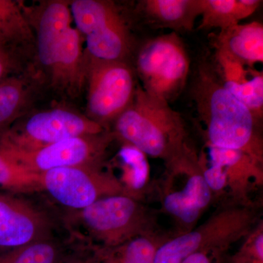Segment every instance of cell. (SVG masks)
Here are the masks:
<instances>
[{"mask_svg":"<svg viewBox=\"0 0 263 263\" xmlns=\"http://www.w3.org/2000/svg\"><path fill=\"white\" fill-rule=\"evenodd\" d=\"M133 66L143 90L170 103L186 84L190 60L179 34L171 32L141 44Z\"/></svg>","mask_w":263,"mask_h":263,"instance_id":"4","label":"cell"},{"mask_svg":"<svg viewBox=\"0 0 263 263\" xmlns=\"http://www.w3.org/2000/svg\"><path fill=\"white\" fill-rule=\"evenodd\" d=\"M222 83V82H221ZM226 89L234 95L252 112L257 121L262 117L263 75L262 72L252 74L248 81L243 84L222 83Z\"/></svg>","mask_w":263,"mask_h":263,"instance_id":"24","label":"cell"},{"mask_svg":"<svg viewBox=\"0 0 263 263\" xmlns=\"http://www.w3.org/2000/svg\"><path fill=\"white\" fill-rule=\"evenodd\" d=\"M60 249L51 238L0 252V263H58Z\"/></svg>","mask_w":263,"mask_h":263,"instance_id":"22","label":"cell"},{"mask_svg":"<svg viewBox=\"0 0 263 263\" xmlns=\"http://www.w3.org/2000/svg\"><path fill=\"white\" fill-rule=\"evenodd\" d=\"M115 138L113 132L107 130L68 138L37 149L0 148V151L22 168L40 174L64 167L103 165L107 150Z\"/></svg>","mask_w":263,"mask_h":263,"instance_id":"9","label":"cell"},{"mask_svg":"<svg viewBox=\"0 0 263 263\" xmlns=\"http://www.w3.org/2000/svg\"><path fill=\"white\" fill-rule=\"evenodd\" d=\"M31 23L38 61L47 76L54 65L55 57L66 32L72 27L70 4L64 1L48 2Z\"/></svg>","mask_w":263,"mask_h":263,"instance_id":"13","label":"cell"},{"mask_svg":"<svg viewBox=\"0 0 263 263\" xmlns=\"http://www.w3.org/2000/svg\"><path fill=\"white\" fill-rule=\"evenodd\" d=\"M153 233L141 235L114 248L99 249L92 257L103 263H154L159 246L164 241Z\"/></svg>","mask_w":263,"mask_h":263,"instance_id":"19","label":"cell"},{"mask_svg":"<svg viewBox=\"0 0 263 263\" xmlns=\"http://www.w3.org/2000/svg\"><path fill=\"white\" fill-rule=\"evenodd\" d=\"M192 98L203 125L208 146L241 151L262 163L258 121L205 66L197 72Z\"/></svg>","mask_w":263,"mask_h":263,"instance_id":"1","label":"cell"},{"mask_svg":"<svg viewBox=\"0 0 263 263\" xmlns=\"http://www.w3.org/2000/svg\"><path fill=\"white\" fill-rule=\"evenodd\" d=\"M76 220L103 248H114L129 240L152 233L153 217L138 198L112 195L76 212Z\"/></svg>","mask_w":263,"mask_h":263,"instance_id":"6","label":"cell"},{"mask_svg":"<svg viewBox=\"0 0 263 263\" xmlns=\"http://www.w3.org/2000/svg\"><path fill=\"white\" fill-rule=\"evenodd\" d=\"M214 252H197L186 257L181 263H212L210 254Z\"/></svg>","mask_w":263,"mask_h":263,"instance_id":"27","label":"cell"},{"mask_svg":"<svg viewBox=\"0 0 263 263\" xmlns=\"http://www.w3.org/2000/svg\"><path fill=\"white\" fill-rule=\"evenodd\" d=\"M261 3L259 0H202L199 29L230 28L253 14Z\"/></svg>","mask_w":263,"mask_h":263,"instance_id":"18","label":"cell"},{"mask_svg":"<svg viewBox=\"0 0 263 263\" xmlns=\"http://www.w3.org/2000/svg\"><path fill=\"white\" fill-rule=\"evenodd\" d=\"M214 43L226 48L247 67L263 62V26L258 22L238 24L221 30Z\"/></svg>","mask_w":263,"mask_h":263,"instance_id":"16","label":"cell"},{"mask_svg":"<svg viewBox=\"0 0 263 263\" xmlns=\"http://www.w3.org/2000/svg\"><path fill=\"white\" fill-rule=\"evenodd\" d=\"M25 76H12L0 83V130L21 118L31 98V85Z\"/></svg>","mask_w":263,"mask_h":263,"instance_id":"21","label":"cell"},{"mask_svg":"<svg viewBox=\"0 0 263 263\" xmlns=\"http://www.w3.org/2000/svg\"><path fill=\"white\" fill-rule=\"evenodd\" d=\"M0 189L16 193L42 191L40 174L22 168L1 151Z\"/></svg>","mask_w":263,"mask_h":263,"instance_id":"23","label":"cell"},{"mask_svg":"<svg viewBox=\"0 0 263 263\" xmlns=\"http://www.w3.org/2000/svg\"><path fill=\"white\" fill-rule=\"evenodd\" d=\"M139 9L147 22L172 32H191L202 13V0H142Z\"/></svg>","mask_w":263,"mask_h":263,"instance_id":"15","label":"cell"},{"mask_svg":"<svg viewBox=\"0 0 263 263\" xmlns=\"http://www.w3.org/2000/svg\"><path fill=\"white\" fill-rule=\"evenodd\" d=\"M215 61L219 70L222 83L243 84L252 76V71L247 66L230 53L226 48L214 43Z\"/></svg>","mask_w":263,"mask_h":263,"instance_id":"25","label":"cell"},{"mask_svg":"<svg viewBox=\"0 0 263 263\" xmlns=\"http://www.w3.org/2000/svg\"><path fill=\"white\" fill-rule=\"evenodd\" d=\"M108 129L70 109L57 108L19 118L0 132V148L31 151L74 137L99 134Z\"/></svg>","mask_w":263,"mask_h":263,"instance_id":"7","label":"cell"},{"mask_svg":"<svg viewBox=\"0 0 263 263\" xmlns=\"http://www.w3.org/2000/svg\"><path fill=\"white\" fill-rule=\"evenodd\" d=\"M67 263H95L94 261H93L92 258L91 259H82V258H78V259H73L72 260L69 261Z\"/></svg>","mask_w":263,"mask_h":263,"instance_id":"28","label":"cell"},{"mask_svg":"<svg viewBox=\"0 0 263 263\" xmlns=\"http://www.w3.org/2000/svg\"><path fill=\"white\" fill-rule=\"evenodd\" d=\"M8 51V47L0 45V83L6 79L13 67V62Z\"/></svg>","mask_w":263,"mask_h":263,"instance_id":"26","label":"cell"},{"mask_svg":"<svg viewBox=\"0 0 263 263\" xmlns=\"http://www.w3.org/2000/svg\"><path fill=\"white\" fill-rule=\"evenodd\" d=\"M51 221L47 216L10 193H0V248H16L49 239Z\"/></svg>","mask_w":263,"mask_h":263,"instance_id":"12","label":"cell"},{"mask_svg":"<svg viewBox=\"0 0 263 263\" xmlns=\"http://www.w3.org/2000/svg\"><path fill=\"white\" fill-rule=\"evenodd\" d=\"M178 167L184 175L185 183L179 190H167L162 206L185 232L193 229L197 221L212 201L213 193L202 173L201 160L190 148L177 161L168 166Z\"/></svg>","mask_w":263,"mask_h":263,"instance_id":"10","label":"cell"},{"mask_svg":"<svg viewBox=\"0 0 263 263\" xmlns=\"http://www.w3.org/2000/svg\"><path fill=\"white\" fill-rule=\"evenodd\" d=\"M250 205L241 203L220 209L195 229L162 242L154 263H181L197 252H216L249 235L256 221Z\"/></svg>","mask_w":263,"mask_h":263,"instance_id":"3","label":"cell"},{"mask_svg":"<svg viewBox=\"0 0 263 263\" xmlns=\"http://www.w3.org/2000/svg\"><path fill=\"white\" fill-rule=\"evenodd\" d=\"M211 162L220 165L227 175L228 186L236 196L243 198L250 179L262 180L260 164L245 152L209 146Z\"/></svg>","mask_w":263,"mask_h":263,"instance_id":"17","label":"cell"},{"mask_svg":"<svg viewBox=\"0 0 263 263\" xmlns=\"http://www.w3.org/2000/svg\"><path fill=\"white\" fill-rule=\"evenodd\" d=\"M102 166L64 167L42 173L40 174L41 190L76 212L103 197L129 195L124 183L111 173L103 171Z\"/></svg>","mask_w":263,"mask_h":263,"instance_id":"8","label":"cell"},{"mask_svg":"<svg viewBox=\"0 0 263 263\" xmlns=\"http://www.w3.org/2000/svg\"><path fill=\"white\" fill-rule=\"evenodd\" d=\"M34 44V31L20 5L11 0H0V45L8 47Z\"/></svg>","mask_w":263,"mask_h":263,"instance_id":"20","label":"cell"},{"mask_svg":"<svg viewBox=\"0 0 263 263\" xmlns=\"http://www.w3.org/2000/svg\"><path fill=\"white\" fill-rule=\"evenodd\" d=\"M138 81L127 61H105L84 51L86 117L108 129L130 105Z\"/></svg>","mask_w":263,"mask_h":263,"instance_id":"5","label":"cell"},{"mask_svg":"<svg viewBox=\"0 0 263 263\" xmlns=\"http://www.w3.org/2000/svg\"><path fill=\"white\" fill-rule=\"evenodd\" d=\"M84 36V51L89 56L105 61L130 62L134 50L133 36L113 2H104Z\"/></svg>","mask_w":263,"mask_h":263,"instance_id":"11","label":"cell"},{"mask_svg":"<svg viewBox=\"0 0 263 263\" xmlns=\"http://www.w3.org/2000/svg\"><path fill=\"white\" fill-rule=\"evenodd\" d=\"M54 89L67 96L77 97L84 86V51L82 35L76 27L66 32L49 76Z\"/></svg>","mask_w":263,"mask_h":263,"instance_id":"14","label":"cell"},{"mask_svg":"<svg viewBox=\"0 0 263 263\" xmlns=\"http://www.w3.org/2000/svg\"><path fill=\"white\" fill-rule=\"evenodd\" d=\"M114 136L168 167L190 147L184 121L170 103L152 96L139 82L129 107L114 123Z\"/></svg>","mask_w":263,"mask_h":263,"instance_id":"2","label":"cell"}]
</instances>
